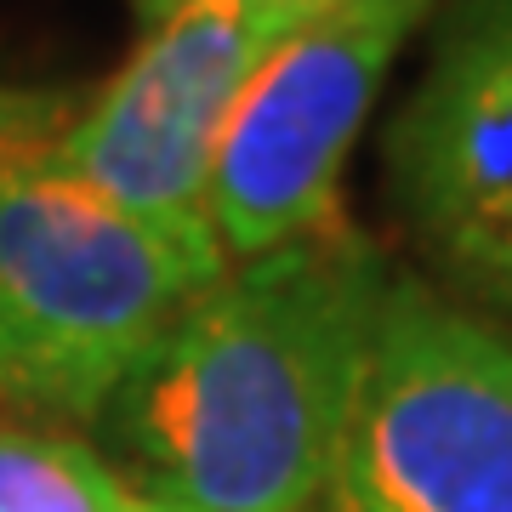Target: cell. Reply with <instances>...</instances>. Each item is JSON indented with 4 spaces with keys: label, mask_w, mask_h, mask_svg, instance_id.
<instances>
[{
    "label": "cell",
    "mask_w": 512,
    "mask_h": 512,
    "mask_svg": "<svg viewBox=\"0 0 512 512\" xmlns=\"http://www.w3.org/2000/svg\"><path fill=\"white\" fill-rule=\"evenodd\" d=\"M387 291L393 268L353 222L228 262L103 416L148 495L325 512Z\"/></svg>",
    "instance_id": "cell-1"
},
{
    "label": "cell",
    "mask_w": 512,
    "mask_h": 512,
    "mask_svg": "<svg viewBox=\"0 0 512 512\" xmlns=\"http://www.w3.org/2000/svg\"><path fill=\"white\" fill-rule=\"evenodd\" d=\"M222 274L217 239L154 228L52 165L29 171L0 188V404L103 421Z\"/></svg>",
    "instance_id": "cell-2"
},
{
    "label": "cell",
    "mask_w": 512,
    "mask_h": 512,
    "mask_svg": "<svg viewBox=\"0 0 512 512\" xmlns=\"http://www.w3.org/2000/svg\"><path fill=\"white\" fill-rule=\"evenodd\" d=\"M325 512H512V336L399 279Z\"/></svg>",
    "instance_id": "cell-3"
},
{
    "label": "cell",
    "mask_w": 512,
    "mask_h": 512,
    "mask_svg": "<svg viewBox=\"0 0 512 512\" xmlns=\"http://www.w3.org/2000/svg\"><path fill=\"white\" fill-rule=\"evenodd\" d=\"M427 6L433 0H342L251 74L211 171V234L228 262L348 228V160Z\"/></svg>",
    "instance_id": "cell-4"
},
{
    "label": "cell",
    "mask_w": 512,
    "mask_h": 512,
    "mask_svg": "<svg viewBox=\"0 0 512 512\" xmlns=\"http://www.w3.org/2000/svg\"><path fill=\"white\" fill-rule=\"evenodd\" d=\"M285 46L239 0H194L86 97L52 171L188 239L211 234V171L239 92Z\"/></svg>",
    "instance_id": "cell-5"
},
{
    "label": "cell",
    "mask_w": 512,
    "mask_h": 512,
    "mask_svg": "<svg viewBox=\"0 0 512 512\" xmlns=\"http://www.w3.org/2000/svg\"><path fill=\"white\" fill-rule=\"evenodd\" d=\"M387 188L456 291L512 313V0H456L387 126Z\"/></svg>",
    "instance_id": "cell-6"
},
{
    "label": "cell",
    "mask_w": 512,
    "mask_h": 512,
    "mask_svg": "<svg viewBox=\"0 0 512 512\" xmlns=\"http://www.w3.org/2000/svg\"><path fill=\"white\" fill-rule=\"evenodd\" d=\"M137 490L86 439L0 421V512H131Z\"/></svg>",
    "instance_id": "cell-7"
},
{
    "label": "cell",
    "mask_w": 512,
    "mask_h": 512,
    "mask_svg": "<svg viewBox=\"0 0 512 512\" xmlns=\"http://www.w3.org/2000/svg\"><path fill=\"white\" fill-rule=\"evenodd\" d=\"M80 109L86 97L63 92V86H6L0 80V188L23 183L29 171H46Z\"/></svg>",
    "instance_id": "cell-8"
},
{
    "label": "cell",
    "mask_w": 512,
    "mask_h": 512,
    "mask_svg": "<svg viewBox=\"0 0 512 512\" xmlns=\"http://www.w3.org/2000/svg\"><path fill=\"white\" fill-rule=\"evenodd\" d=\"M251 18H262L268 29H279V35L291 40V35H302L308 23H319L325 12H336L342 0H239Z\"/></svg>",
    "instance_id": "cell-9"
},
{
    "label": "cell",
    "mask_w": 512,
    "mask_h": 512,
    "mask_svg": "<svg viewBox=\"0 0 512 512\" xmlns=\"http://www.w3.org/2000/svg\"><path fill=\"white\" fill-rule=\"evenodd\" d=\"M194 0H131V12H137V23H143V35L148 29H160V23H171L177 12H188Z\"/></svg>",
    "instance_id": "cell-10"
},
{
    "label": "cell",
    "mask_w": 512,
    "mask_h": 512,
    "mask_svg": "<svg viewBox=\"0 0 512 512\" xmlns=\"http://www.w3.org/2000/svg\"><path fill=\"white\" fill-rule=\"evenodd\" d=\"M131 512H188V507H177V501H165V495H148V490H137V501H131Z\"/></svg>",
    "instance_id": "cell-11"
}]
</instances>
